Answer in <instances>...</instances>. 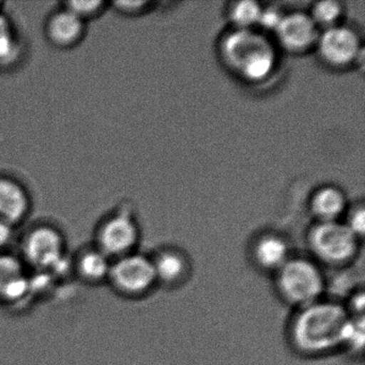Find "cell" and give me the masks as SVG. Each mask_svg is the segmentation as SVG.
<instances>
[{
  "label": "cell",
  "instance_id": "6da1fadb",
  "mask_svg": "<svg viewBox=\"0 0 365 365\" xmlns=\"http://www.w3.org/2000/svg\"><path fill=\"white\" fill-rule=\"evenodd\" d=\"M350 317L341 305L328 301L301 307L292 322V343L307 354H327L343 347Z\"/></svg>",
  "mask_w": 365,
  "mask_h": 365
},
{
  "label": "cell",
  "instance_id": "7a4b0ae2",
  "mask_svg": "<svg viewBox=\"0 0 365 365\" xmlns=\"http://www.w3.org/2000/svg\"><path fill=\"white\" fill-rule=\"evenodd\" d=\"M223 54L228 65L250 81L264 80L275 66L272 46L251 29L230 34L224 42Z\"/></svg>",
  "mask_w": 365,
  "mask_h": 365
},
{
  "label": "cell",
  "instance_id": "3957f363",
  "mask_svg": "<svg viewBox=\"0 0 365 365\" xmlns=\"http://www.w3.org/2000/svg\"><path fill=\"white\" fill-rule=\"evenodd\" d=\"M277 283L282 296L300 307L319 300L324 287L320 269L304 258H289L277 271Z\"/></svg>",
  "mask_w": 365,
  "mask_h": 365
},
{
  "label": "cell",
  "instance_id": "277c9868",
  "mask_svg": "<svg viewBox=\"0 0 365 365\" xmlns=\"http://www.w3.org/2000/svg\"><path fill=\"white\" fill-rule=\"evenodd\" d=\"M25 259L40 270H56L66 262V241L63 232L50 224L29 230L22 241Z\"/></svg>",
  "mask_w": 365,
  "mask_h": 365
},
{
  "label": "cell",
  "instance_id": "5b68a950",
  "mask_svg": "<svg viewBox=\"0 0 365 365\" xmlns=\"http://www.w3.org/2000/svg\"><path fill=\"white\" fill-rule=\"evenodd\" d=\"M309 243L314 254L326 264L341 266L356 255L358 238L346 224L322 222L312 230Z\"/></svg>",
  "mask_w": 365,
  "mask_h": 365
},
{
  "label": "cell",
  "instance_id": "8992f818",
  "mask_svg": "<svg viewBox=\"0 0 365 365\" xmlns=\"http://www.w3.org/2000/svg\"><path fill=\"white\" fill-rule=\"evenodd\" d=\"M138 240V225L125 211L108 215L96 230V247L112 260L131 254Z\"/></svg>",
  "mask_w": 365,
  "mask_h": 365
},
{
  "label": "cell",
  "instance_id": "52a82bcc",
  "mask_svg": "<svg viewBox=\"0 0 365 365\" xmlns=\"http://www.w3.org/2000/svg\"><path fill=\"white\" fill-rule=\"evenodd\" d=\"M108 281L125 294H143L157 282L153 259L140 254H128L113 260Z\"/></svg>",
  "mask_w": 365,
  "mask_h": 365
},
{
  "label": "cell",
  "instance_id": "ba28073f",
  "mask_svg": "<svg viewBox=\"0 0 365 365\" xmlns=\"http://www.w3.org/2000/svg\"><path fill=\"white\" fill-rule=\"evenodd\" d=\"M88 33V25L59 5L46 16L43 35L46 42L57 50L68 51L83 43Z\"/></svg>",
  "mask_w": 365,
  "mask_h": 365
},
{
  "label": "cell",
  "instance_id": "9c48e42d",
  "mask_svg": "<svg viewBox=\"0 0 365 365\" xmlns=\"http://www.w3.org/2000/svg\"><path fill=\"white\" fill-rule=\"evenodd\" d=\"M33 208L29 189L9 175H0V220L14 228L26 221Z\"/></svg>",
  "mask_w": 365,
  "mask_h": 365
},
{
  "label": "cell",
  "instance_id": "30bf717a",
  "mask_svg": "<svg viewBox=\"0 0 365 365\" xmlns=\"http://www.w3.org/2000/svg\"><path fill=\"white\" fill-rule=\"evenodd\" d=\"M320 55L327 63L333 66H345L358 56L360 43L354 31L345 27L326 29L319 41Z\"/></svg>",
  "mask_w": 365,
  "mask_h": 365
},
{
  "label": "cell",
  "instance_id": "8fae6325",
  "mask_svg": "<svg viewBox=\"0 0 365 365\" xmlns=\"http://www.w3.org/2000/svg\"><path fill=\"white\" fill-rule=\"evenodd\" d=\"M31 277L20 258L0 253V299L6 302L24 300L31 292Z\"/></svg>",
  "mask_w": 365,
  "mask_h": 365
},
{
  "label": "cell",
  "instance_id": "7c38bea8",
  "mask_svg": "<svg viewBox=\"0 0 365 365\" xmlns=\"http://www.w3.org/2000/svg\"><path fill=\"white\" fill-rule=\"evenodd\" d=\"M275 33L285 48L301 51L309 48L317 38V26L311 16L303 14L283 16Z\"/></svg>",
  "mask_w": 365,
  "mask_h": 365
},
{
  "label": "cell",
  "instance_id": "4fadbf2b",
  "mask_svg": "<svg viewBox=\"0 0 365 365\" xmlns=\"http://www.w3.org/2000/svg\"><path fill=\"white\" fill-rule=\"evenodd\" d=\"M26 46L12 19L5 12L0 14V70L8 71L22 63Z\"/></svg>",
  "mask_w": 365,
  "mask_h": 365
},
{
  "label": "cell",
  "instance_id": "5bb4252c",
  "mask_svg": "<svg viewBox=\"0 0 365 365\" xmlns=\"http://www.w3.org/2000/svg\"><path fill=\"white\" fill-rule=\"evenodd\" d=\"M254 255L262 269L277 272L289 260V249L279 237H264L256 245Z\"/></svg>",
  "mask_w": 365,
  "mask_h": 365
},
{
  "label": "cell",
  "instance_id": "9a60e30c",
  "mask_svg": "<svg viewBox=\"0 0 365 365\" xmlns=\"http://www.w3.org/2000/svg\"><path fill=\"white\" fill-rule=\"evenodd\" d=\"M113 260L98 247L84 250L78 256V271L83 279L91 283H100L108 279Z\"/></svg>",
  "mask_w": 365,
  "mask_h": 365
},
{
  "label": "cell",
  "instance_id": "2e32d148",
  "mask_svg": "<svg viewBox=\"0 0 365 365\" xmlns=\"http://www.w3.org/2000/svg\"><path fill=\"white\" fill-rule=\"evenodd\" d=\"M345 207V198L339 190L326 187L314 196L312 202L313 212L322 222L335 221Z\"/></svg>",
  "mask_w": 365,
  "mask_h": 365
},
{
  "label": "cell",
  "instance_id": "e0dca14e",
  "mask_svg": "<svg viewBox=\"0 0 365 365\" xmlns=\"http://www.w3.org/2000/svg\"><path fill=\"white\" fill-rule=\"evenodd\" d=\"M157 281L173 284L180 281L185 274L187 264L180 254L165 252L153 260Z\"/></svg>",
  "mask_w": 365,
  "mask_h": 365
},
{
  "label": "cell",
  "instance_id": "ac0fdd59",
  "mask_svg": "<svg viewBox=\"0 0 365 365\" xmlns=\"http://www.w3.org/2000/svg\"><path fill=\"white\" fill-rule=\"evenodd\" d=\"M59 5L69 10L71 14L78 16L87 25L89 22H93L101 18L110 7V4L102 0H70V1H63Z\"/></svg>",
  "mask_w": 365,
  "mask_h": 365
},
{
  "label": "cell",
  "instance_id": "d6986e66",
  "mask_svg": "<svg viewBox=\"0 0 365 365\" xmlns=\"http://www.w3.org/2000/svg\"><path fill=\"white\" fill-rule=\"evenodd\" d=\"M262 10L254 1H241L232 8V19L239 29H250L258 24Z\"/></svg>",
  "mask_w": 365,
  "mask_h": 365
},
{
  "label": "cell",
  "instance_id": "ffe728a7",
  "mask_svg": "<svg viewBox=\"0 0 365 365\" xmlns=\"http://www.w3.org/2000/svg\"><path fill=\"white\" fill-rule=\"evenodd\" d=\"M341 14V8L339 4L334 1H322L314 7L311 18L316 26H324L328 29L334 26Z\"/></svg>",
  "mask_w": 365,
  "mask_h": 365
},
{
  "label": "cell",
  "instance_id": "44dd1931",
  "mask_svg": "<svg viewBox=\"0 0 365 365\" xmlns=\"http://www.w3.org/2000/svg\"><path fill=\"white\" fill-rule=\"evenodd\" d=\"M364 317L361 316H352L348 322L346 329L344 346L351 349L361 351L364 346Z\"/></svg>",
  "mask_w": 365,
  "mask_h": 365
},
{
  "label": "cell",
  "instance_id": "7402d4cb",
  "mask_svg": "<svg viewBox=\"0 0 365 365\" xmlns=\"http://www.w3.org/2000/svg\"><path fill=\"white\" fill-rule=\"evenodd\" d=\"M282 19H283V16H282L279 12L275 11V10H262L259 20H258V24H259L262 29H266V31H277Z\"/></svg>",
  "mask_w": 365,
  "mask_h": 365
},
{
  "label": "cell",
  "instance_id": "603a6c76",
  "mask_svg": "<svg viewBox=\"0 0 365 365\" xmlns=\"http://www.w3.org/2000/svg\"><path fill=\"white\" fill-rule=\"evenodd\" d=\"M346 225H347L348 228L354 232V236H356V238L362 236V235L364 234L365 228L364 210L361 208L354 211V212L350 215L349 221H348V223L346 224Z\"/></svg>",
  "mask_w": 365,
  "mask_h": 365
},
{
  "label": "cell",
  "instance_id": "cb8c5ba5",
  "mask_svg": "<svg viewBox=\"0 0 365 365\" xmlns=\"http://www.w3.org/2000/svg\"><path fill=\"white\" fill-rule=\"evenodd\" d=\"M147 3L145 1H117V3H110V7L115 11L123 14H132L140 11Z\"/></svg>",
  "mask_w": 365,
  "mask_h": 365
},
{
  "label": "cell",
  "instance_id": "d4e9b609",
  "mask_svg": "<svg viewBox=\"0 0 365 365\" xmlns=\"http://www.w3.org/2000/svg\"><path fill=\"white\" fill-rule=\"evenodd\" d=\"M14 226L0 220V253H4V250L7 249L14 240Z\"/></svg>",
  "mask_w": 365,
  "mask_h": 365
},
{
  "label": "cell",
  "instance_id": "484cf974",
  "mask_svg": "<svg viewBox=\"0 0 365 365\" xmlns=\"http://www.w3.org/2000/svg\"><path fill=\"white\" fill-rule=\"evenodd\" d=\"M6 11V3L5 1H1V0H0V14H1V12H5Z\"/></svg>",
  "mask_w": 365,
  "mask_h": 365
}]
</instances>
